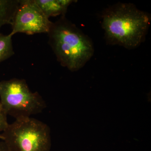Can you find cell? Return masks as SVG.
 Wrapping results in <instances>:
<instances>
[{"label":"cell","mask_w":151,"mask_h":151,"mask_svg":"<svg viewBox=\"0 0 151 151\" xmlns=\"http://www.w3.org/2000/svg\"><path fill=\"white\" fill-rule=\"evenodd\" d=\"M102 26L109 44L134 49L145 39L151 17L131 3H119L105 9Z\"/></svg>","instance_id":"6da1fadb"},{"label":"cell","mask_w":151,"mask_h":151,"mask_svg":"<svg viewBox=\"0 0 151 151\" xmlns=\"http://www.w3.org/2000/svg\"><path fill=\"white\" fill-rule=\"evenodd\" d=\"M47 34L58 61L72 72L84 67L94 55L92 41L65 16L52 23Z\"/></svg>","instance_id":"7a4b0ae2"},{"label":"cell","mask_w":151,"mask_h":151,"mask_svg":"<svg viewBox=\"0 0 151 151\" xmlns=\"http://www.w3.org/2000/svg\"><path fill=\"white\" fill-rule=\"evenodd\" d=\"M0 136L10 151H50L51 149L50 127L31 117L16 119Z\"/></svg>","instance_id":"3957f363"},{"label":"cell","mask_w":151,"mask_h":151,"mask_svg":"<svg viewBox=\"0 0 151 151\" xmlns=\"http://www.w3.org/2000/svg\"><path fill=\"white\" fill-rule=\"evenodd\" d=\"M0 103L8 115L16 119L42 112L46 104L38 92H33L24 79L13 78L0 82Z\"/></svg>","instance_id":"277c9868"},{"label":"cell","mask_w":151,"mask_h":151,"mask_svg":"<svg viewBox=\"0 0 151 151\" xmlns=\"http://www.w3.org/2000/svg\"><path fill=\"white\" fill-rule=\"evenodd\" d=\"M52 22L43 13L34 0H20L12 22V36L18 33L28 35L48 33Z\"/></svg>","instance_id":"5b68a950"},{"label":"cell","mask_w":151,"mask_h":151,"mask_svg":"<svg viewBox=\"0 0 151 151\" xmlns=\"http://www.w3.org/2000/svg\"><path fill=\"white\" fill-rule=\"evenodd\" d=\"M36 4L47 18L65 16L68 6L75 1L72 0H34Z\"/></svg>","instance_id":"8992f818"},{"label":"cell","mask_w":151,"mask_h":151,"mask_svg":"<svg viewBox=\"0 0 151 151\" xmlns=\"http://www.w3.org/2000/svg\"><path fill=\"white\" fill-rule=\"evenodd\" d=\"M20 0H0V29L6 24H12Z\"/></svg>","instance_id":"52a82bcc"},{"label":"cell","mask_w":151,"mask_h":151,"mask_svg":"<svg viewBox=\"0 0 151 151\" xmlns=\"http://www.w3.org/2000/svg\"><path fill=\"white\" fill-rule=\"evenodd\" d=\"M10 34L4 35L0 33V63L8 59L14 54Z\"/></svg>","instance_id":"ba28073f"},{"label":"cell","mask_w":151,"mask_h":151,"mask_svg":"<svg viewBox=\"0 0 151 151\" xmlns=\"http://www.w3.org/2000/svg\"><path fill=\"white\" fill-rule=\"evenodd\" d=\"M7 116V114L0 103V132H4L8 126Z\"/></svg>","instance_id":"9c48e42d"},{"label":"cell","mask_w":151,"mask_h":151,"mask_svg":"<svg viewBox=\"0 0 151 151\" xmlns=\"http://www.w3.org/2000/svg\"><path fill=\"white\" fill-rule=\"evenodd\" d=\"M0 151H10L4 141L0 142Z\"/></svg>","instance_id":"30bf717a"},{"label":"cell","mask_w":151,"mask_h":151,"mask_svg":"<svg viewBox=\"0 0 151 151\" xmlns=\"http://www.w3.org/2000/svg\"><path fill=\"white\" fill-rule=\"evenodd\" d=\"M0 139L2 140L3 139V138L2 137H1V136H0Z\"/></svg>","instance_id":"8fae6325"}]
</instances>
